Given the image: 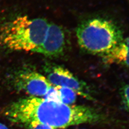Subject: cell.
<instances>
[{"mask_svg":"<svg viewBox=\"0 0 129 129\" xmlns=\"http://www.w3.org/2000/svg\"><path fill=\"white\" fill-rule=\"evenodd\" d=\"M10 82L15 90L33 97H44L53 86L46 77L29 69L14 71L10 77Z\"/></svg>","mask_w":129,"mask_h":129,"instance_id":"cell-4","label":"cell"},{"mask_svg":"<svg viewBox=\"0 0 129 129\" xmlns=\"http://www.w3.org/2000/svg\"><path fill=\"white\" fill-rule=\"evenodd\" d=\"M0 129H10L5 125L0 122Z\"/></svg>","mask_w":129,"mask_h":129,"instance_id":"cell-12","label":"cell"},{"mask_svg":"<svg viewBox=\"0 0 129 129\" xmlns=\"http://www.w3.org/2000/svg\"><path fill=\"white\" fill-rule=\"evenodd\" d=\"M129 86L126 85L123 88L122 90V102L126 110L129 108Z\"/></svg>","mask_w":129,"mask_h":129,"instance_id":"cell-11","label":"cell"},{"mask_svg":"<svg viewBox=\"0 0 129 129\" xmlns=\"http://www.w3.org/2000/svg\"><path fill=\"white\" fill-rule=\"evenodd\" d=\"M78 44L84 50L94 55H104L123 40L119 27L102 18L88 19L76 30Z\"/></svg>","mask_w":129,"mask_h":129,"instance_id":"cell-3","label":"cell"},{"mask_svg":"<svg viewBox=\"0 0 129 129\" xmlns=\"http://www.w3.org/2000/svg\"><path fill=\"white\" fill-rule=\"evenodd\" d=\"M65 45L63 29L58 25L51 23L49 24L45 39L37 53L47 56L56 57L63 53Z\"/></svg>","mask_w":129,"mask_h":129,"instance_id":"cell-6","label":"cell"},{"mask_svg":"<svg viewBox=\"0 0 129 129\" xmlns=\"http://www.w3.org/2000/svg\"><path fill=\"white\" fill-rule=\"evenodd\" d=\"M45 76L54 86L69 88L80 96L91 100L87 85L69 70L58 65L47 64L44 68Z\"/></svg>","mask_w":129,"mask_h":129,"instance_id":"cell-5","label":"cell"},{"mask_svg":"<svg viewBox=\"0 0 129 129\" xmlns=\"http://www.w3.org/2000/svg\"><path fill=\"white\" fill-rule=\"evenodd\" d=\"M4 114L10 121L19 125L35 121L55 129L105 120L102 113L89 107L67 105L33 96L11 103L5 108Z\"/></svg>","mask_w":129,"mask_h":129,"instance_id":"cell-1","label":"cell"},{"mask_svg":"<svg viewBox=\"0 0 129 129\" xmlns=\"http://www.w3.org/2000/svg\"><path fill=\"white\" fill-rule=\"evenodd\" d=\"M104 57L108 63H120L128 68L129 66L128 37L123 39L110 52L104 55Z\"/></svg>","mask_w":129,"mask_h":129,"instance_id":"cell-7","label":"cell"},{"mask_svg":"<svg viewBox=\"0 0 129 129\" xmlns=\"http://www.w3.org/2000/svg\"><path fill=\"white\" fill-rule=\"evenodd\" d=\"M49 23L43 18L19 16L0 26V46L13 51L37 53L46 37Z\"/></svg>","mask_w":129,"mask_h":129,"instance_id":"cell-2","label":"cell"},{"mask_svg":"<svg viewBox=\"0 0 129 129\" xmlns=\"http://www.w3.org/2000/svg\"><path fill=\"white\" fill-rule=\"evenodd\" d=\"M58 92L61 102L67 105H73L76 101L77 93L69 88L55 86Z\"/></svg>","mask_w":129,"mask_h":129,"instance_id":"cell-8","label":"cell"},{"mask_svg":"<svg viewBox=\"0 0 129 129\" xmlns=\"http://www.w3.org/2000/svg\"><path fill=\"white\" fill-rule=\"evenodd\" d=\"M42 98L49 101H52L55 102H61L58 92L55 86H53L46 93V94Z\"/></svg>","mask_w":129,"mask_h":129,"instance_id":"cell-10","label":"cell"},{"mask_svg":"<svg viewBox=\"0 0 129 129\" xmlns=\"http://www.w3.org/2000/svg\"><path fill=\"white\" fill-rule=\"evenodd\" d=\"M21 126L29 129H55L49 126L35 121L25 122Z\"/></svg>","mask_w":129,"mask_h":129,"instance_id":"cell-9","label":"cell"}]
</instances>
